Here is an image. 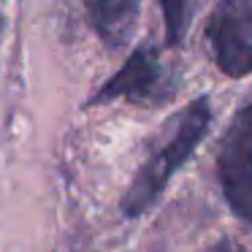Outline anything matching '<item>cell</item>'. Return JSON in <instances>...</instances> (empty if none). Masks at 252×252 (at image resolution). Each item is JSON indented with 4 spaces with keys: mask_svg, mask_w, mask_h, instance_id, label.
<instances>
[{
    "mask_svg": "<svg viewBox=\"0 0 252 252\" xmlns=\"http://www.w3.org/2000/svg\"><path fill=\"white\" fill-rule=\"evenodd\" d=\"M209 122H212L209 98H195L182 109L179 117H174L168 138L149 155V160L141 165V171L136 174V179L130 182L125 198H122V214L125 217H141L158 203L171 176L190 160L195 147L203 141Z\"/></svg>",
    "mask_w": 252,
    "mask_h": 252,
    "instance_id": "6da1fadb",
    "label": "cell"
},
{
    "mask_svg": "<svg viewBox=\"0 0 252 252\" xmlns=\"http://www.w3.org/2000/svg\"><path fill=\"white\" fill-rule=\"evenodd\" d=\"M0 38H3V17H0Z\"/></svg>",
    "mask_w": 252,
    "mask_h": 252,
    "instance_id": "52a82bcc",
    "label": "cell"
},
{
    "mask_svg": "<svg viewBox=\"0 0 252 252\" xmlns=\"http://www.w3.org/2000/svg\"><path fill=\"white\" fill-rule=\"evenodd\" d=\"M160 6H163L165 19V41H168V46H179L190 28L192 0H160Z\"/></svg>",
    "mask_w": 252,
    "mask_h": 252,
    "instance_id": "8992f818",
    "label": "cell"
},
{
    "mask_svg": "<svg viewBox=\"0 0 252 252\" xmlns=\"http://www.w3.org/2000/svg\"><path fill=\"white\" fill-rule=\"evenodd\" d=\"M206 38L225 76L252 73V0H220L209 17Z\"/></svg>",
    "mask_w": 252,
    "mask_h": 252,
    "instance_id": "277c9868",
    "label": "cell"
},
{
    "mask_svg": "<svg viewBox=\"0 0 252 252\" xmlns=\"http://www.w3.org/2000/svg\"><path fill=\"white\" fill-rule=\"evenodd\" d=\"M217 176L230 212L252 225V100L233 114L220 141Z\"/></svg>",
    "mask_w": 252,
    "mask_h": 252,
    "instance_id": "7a4b0ae2",
    "label": "cell"
},
{
    "mask_svg": "<svg viewBox=\"0 0 252 252\" xmlns=\"http://www.w3.org/2000/svg\"><path fill=\"white\" fill-rule=\"evenodd\" d=\"M87 17L106 46H125L138 19V0H84Z\"/></svg>",
    "mask_w": 252,
    "mask_h": 252,
    "instance_id": "5b68a950",
    "label": "cell"
},
{
    "mask_svg": "<svg viewBox=\"0 0 252 252\" xmlns=\"http://www.w3.org/2000/svg\"><path fill=\"white\" fill-rule=\"evenodd\" d=\"M133 100L141 106H160L174 98V82L168 79L155 46H138L125 60V65L87 100V106H100L111 100Z\"/></svg>",
    "mask_w": 252,
    "mask_h": 252,
    "instance_id": "3957f363",
    "label": "cell"
}]
</instances>
